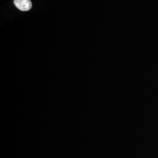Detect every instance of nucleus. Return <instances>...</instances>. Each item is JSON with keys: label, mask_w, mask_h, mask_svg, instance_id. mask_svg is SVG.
<instances>
[{"label": "nucleus", "mask_w": 158, "mask_h": 158, "mask_svg": "<svg viewBox=\"0 0 158 158\" xmlns=\"http://www.w3.org/2000/svg\"><path fill=\"white\" fill-rule=\"evenodd\" d=\"M14 4L19 10L23 11H28L32 6L31 0H14Z\"/></svg>", "instance_id": "f257e3e1"}]
</instances>
